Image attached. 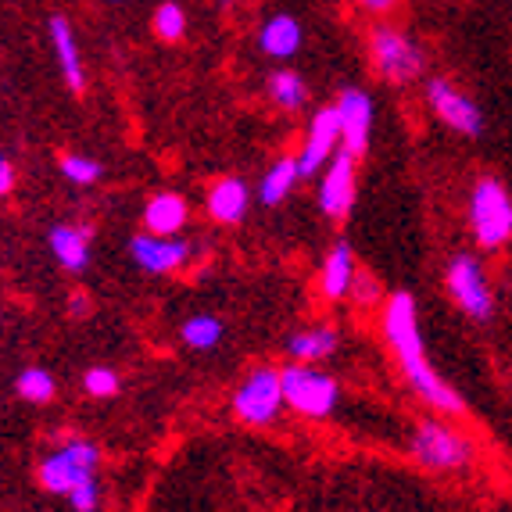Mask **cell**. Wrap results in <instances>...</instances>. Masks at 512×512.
Here are the masks:
<instances>
[{
	"label": "cell",
	"instance_id": "1",
	"mask_svg": "<svg viewBox=\"0 0 512 512\" xmlns=\"http://www.w3.org/2000/svg\"><path fill=\"white\" fill-rule=\"evenodd\" d=\"M380 330H384L387 351L402 369V380L419 402L427 405L430 412H437V416H466V398L430 362L427 341H423V330H419V305L409 291L387 294V301L380 305Z\"/></svg>",
	"mask_w": 512,
	"mask_h": 512
},
{
	"label": "cell",
	"instance_id": "2",
	"mask_svg": "<svg viewBox=\"0 0 512 512\" xmlns=\"http://www.w3.org/2000/svg\"><path fill=\"white\" fill-rule=\"evenodd\" d=\"M405 452L416 462L419 470L427 473H470L480 459V448L462 427H455L452 416H423L416 427L409 430Z\"/></svg>",
	"mask_w": 512,
	"mask_h": 512
},
{
	"label": "cell",
	"instance_id": "3",
	"mask_svg": "<svg viewBox=\"0 0 512 512\" xmlns=\"http://www.w3.org/2000/svg\"><path fill=\"white\" fill-rule=\"evenodd\" d=\"M473 248L480 255H498L512 244V190L498 176H477L466 197Z\"/></svg>",
	"mask_w": 512,
	"mask_h": 512
},
{
	"label": "cell",
	"instance_id": "4",
	"mask_svg": "<svg viewBox=\"0 0 512 512\" xmlns=\"http://www.w3.org/2000/svg\"><path fill=\"white\" fill-rule=\"evenodd\" d=\"M444 291H448V298L455 301L462 316L473 319V323H491L495 319L498 291L480 251H455L444 262Z\"/></svg>",
	"mask_w": 512,
	"mask_h": 512
},
{
	"label": "cell",
	"instance_id": "5",
	"mask_svg": "<svg viewBox=\"0 0 512 512\" xmlns=\"http://www.w3.org/2000/svg\"><path fill=\"white\" fill-rule=\"evenodd\" d=\"M369 65L384 83L391 86H409L419 83L427 72V51L419 47V40L412 33H405L402 26L380 22L369 33Z\"/></svg>",
	"mask_w": 512,
	"mask_h": 512
},
{
	"label": "cell",
	"instance_id": "6",
	"mask_svg": "<svg viewBox=\"0 0 512 512\" xmlns=\"http://www.w3.org/2000/svg\"><path fill=\"white\" fill-rule=\"evenodd\" d=\"M97 466H101V448L86 437H65L61 444H54L51 452L43 455L36 466V480L43 491L69 498L79 484L97 480Z\"/></svg>",
	"mask_w": 512,
	"mask_h": 512
},
{
	"label": "cell",
	"instance_id": "7",
	"mask_svg": "<svg viewBox=\"0 0 512 512\" xmlns=\"http://www.w3.org/2000/svg\"><path fill=\"white\" fill-rule=\"evenodd\" d=\"M423 104H427L430 115H434L444 129H452L455 137H466V140L484 137L487 122H484L480 104L448 76H430L427 83H423Z\"/></svg>",
	"mask_w": 512,
	"mask_h": 512
},
{
	"label": "cell",
	"instance_id": "8",
	"mask_svg": "<svg viewBox=\"0 0 512 512\" xmlns=\"http://www.w3.org/2000/svg\"><path fill=\"white\" fill-rule=\"evenodd\" d=\"M341 402V384L319 366L291 362L283 369V405L301 419H326Z\"/></svg>",
	"mask_w": 512,
	"mask_h": 512
},
{
	"label": "cell",
	"instance_id": "9",
	"mask_svg": "<svg viewBox=\"0 0 512 512\" xmlns=\"http://www.w3.org/2000/svg\"><path fill=\"white\" fill-rule=\"evenodd\" d=\"M230 409L244 427H269V423H276L280 412L287 409L283 405V369L276 366L251 369L240 380L237 391H233Z\"/></svg>",
	"mask_w": 512,
	"mask_h": 512
},
{
	"label": "cell",
	"instance_id": "10",
	"mask_svg": "<svg viewBox=\"0 0 512 512\" xmlns=\"http://www.w3.org/2000/svg\"><path fill=\"white\" fill-rule=\"evenodd\" d=\"M316 197H319V212H323L326 219H333V222L348 219L351 208H355V197H359V158L348 154L344 147L333 154V162L319 172Z\"/></svg>",
	"mask_w": 512,
	"mask_h": 512
},
{
	"label": "cell",
	"instance_id": "11",
	"mask_svg": "<svg viewBox=\"0 0 512 512\" xmlns=\"http://www.w3.org/2000/svg\"><path fill=\"white\" fill-rule=\"evenodd\" d=\"M333 111H337V122H341V147L348 154H355V158H362L369 151V140H373V94L362 90V86H344L341 97L333 101Z\"/></svg>",
	"mask_w": 512,
	"mask_h": 512
},
{
	"label": "cell",
	"instance_id": "12",
	"mask_svg": "<svg viewBox=\"0 0 512 512\" xmlns=\"http://www.w3.org/2000/svg\"><path fill=\"white\" fill-rule=\"evenodd\" d=\"M337 151H341V122H337V111H333V104H330V108H319L305 129V144H301V151H298L301 180L319 176V172L333 162Z\"/></svg>",
	"mask_w": 512,
	"mask_h": 512
},
{
	"label": "cell",
	"instance_id": "13",
	"mask_svg": "<svg viewBox=\"0 0 512 512\" xmlns=\"http://www.w3.org/2000/svg\"><path fill=\"white\" fill-rule=\"evenodd\" d=\"M129 255L133 262L151 276H169V273H180L183 265L190 262L194 248H190L183 237H158V233H137V237L129 240Z\"/></svg>",
	"mask_w": 512,
	"mask_h": 512
},
{
	"label": "cell",
	"instance_id": "14",
	"mask_svg": "<svg viewBox=\"0 0 512 512\" xmlns=\"http://www.w3.org/2000/svg\"><path fill=\"white\" fill-rule=\"evenodd\" d=\"M355 276H359V262H355V251H351L348 240H337L323 258V269H319V294L326 301H344L351 298V287H355Z\"/></svg>",
	"mask_w": 512,
	"mask_h": 512
},
{
	"label": "cell",
	"instance_id": "15",
	"mask_svg": "<svg viewBox=\"0 0 512 512\" xmlns=\"http://www.w3.org/2000/svg\"><path fill=\"white\" fill-rule=\"evenodd\" d=\"M90 244H94V230L79 226V222H58L47 233V248L65 273H83L90 265Z\"/></svg>",
	"mask_w": 512,
	"mask_h": 512
},
{
	"label": "cell",
	"instance_id": "16",
	"mask_svg": "<svg viewBox=\"0 0 512 512\" xmlns=\"http://www.w3.org/2000/svg\"><path fill=\"white\" fill-rule=\"evenodd\" d=\"M205 208L219 226H237L251 212V187L240 176H222L208 187Z\"/></svg>",
	"mask_w": 512,
	"mask_h": 512
},
{
	"label": "cell",
	"instance_id": "17",
	"mask_svg": "<svg viewBox=\"0 0 512 512\" xmlns=\"http://www.w3.org/2000/svg\"><path fill=\"white\" fill-rule=\"evenodd\" d=\"M51 29V47H54V61H58V72L65 79L72 94H83L86 86V69H83V54H79V40L72 33V22L65 15H54L47 22Z\"/></svg>",
	"mask_w": 512,
	"mask_h": 512
},
{
	"label": "cell",
	"instance_id": "18",
	"mask_svg": "<svg viewBox=\"0 0 512 512\" xmlns=\"http://www.w3.org/2000/svg\"><path fill=\"white\" fill-rule=\"evenodd\" d=\"M283 348H287L291 362L319 366V362H326L330 355H337V348H341V333H337V326H330V323H316V326H308V330L291 333Z\"/></svg>",
	"mask_w": 512,
	"mask_h": 512
},
{
	"label": "cell",
	"instance_id": "19",
	"mask_svg": "<svg viewBox=\"0 0 512 512\" xmlns=\"http://www.w3.org/2000/svg\"><path fill=\"white\" fill-rule=\"evenodd\" d=\"M190 219L187 197L176 190H158L144 205V230L158 233V237H180V230Z\"/></svg>",
	"mask_w": 512,
	"mask_h": 512
},
{
	"label": "cell",
	"instance_id": "20",
	"mask_svg": "<svg viewBox=\"0 0 512 512\" xmlns=\"http://www.w3.org/2000/svg\"><path fill=\"white\" fill-rule=\"evenodd\" d=\"M298 183H301L298 154H283V158H276V162L262 172V180H258V201H262L265 208L283 205V201L294 194Z\"/></svg>",
	"mask_w": 512,
	"mask_h": 512
},
{
	"label": "cell",
	"instance_id": "21",
	"mask_svg": "<svg viewBox=\"0 0 512 512\" xmlns=\"http://www.w3.org/2000/svg\"><path fill=\"white\" fill-rule=\"evenodd\" d=\"M258 47L269 58H294L301 51V22L294 15L265 18L258 29Z\"/></svg>",
	"mask_w": 512,
	"mask_h": 512
},
{
	"label": "cell",
	"instance_id": "22",
	"mask_svg": "<svg viewBox=\"0 0 512 512\" xmlns=\"http://www.w3.org/2000/svg\"><path fill=\"white\" fill-rule=\"evenodd\" d=\"M265 90H269V101H273L276 108H283V111H301V108H305V101H308L305 79H301L298 72H291V69L273 72Z\"/></svg>",
	"mask_w": 512,
	"mask_h": 512
},
{
	"label": "cell",
	"instance_id": "23",
	"mask_svg": "<svg viewBox=\"0 0 512 512\" xmlns=\"http://www.w3.org/2000/svg\"><path fill=\"white\" fill-rule=\"evenodd\" d=\"M222 333H226L222 319L208 316V312H201V316H190L187 323L180 326V337H183V344H187L190 351H212V348H219Z\"/></svg>",
	"mask_w": 512,
	"mask_h": 512
},
{
	"label": "cell",
	"instance_id": "24",
	"mask_svg": "<svg viewBox=\"0 0 512 512\" xmlns=\"http://www.w3.org/2000/svg\"><path fill=\"white\" fill-rule=\"evenodd\" d=\"M15 391H18V398H26V402H33V405H43V402H51V398H54L58 384H54V376L47 373V369L29 366V369H22V373H18Z\"/></svg>",
	"mask_w": 512,
	"mask_h": 512
},
{
	"label": "cell",
	"instance_id": "25",
	"mask_svg": "<svg viewBox=\"0 0 512 512\" xmlns=\"http://www.w3.org/2000/svg\"><path fill=\"white\" fill-rule=\"evenodd\" d=\"M61 176L72 183V187H94L104 176L101 162L90 158V154H61Z\"/></svg>",
	"mask_w": 512,
	"mask_h": 512
},
{
	"label": "cell",
	"instance_id": "26",
	"mask_svg": "<svg viewBox=\"0 0 512 512\" xmlns=\"http://www.w3.org/2000/svg\"><path fill=\"white\" fill-rule=\"evenodd\" d=\"M154 33H158V40H183V33H187V11L176 4V0H165V4H158V11H154Z\"/></svg>",
	"mask_w": 512,
	"mask_h": 512
},
{
	"label": "cell",
	"instance_id": "27",
	"mask_svg": "<svg viewBox=\"0 0 512 512\" xmlns=\"http://www.w3.org/2000/svg\"><path fill=\"white\" fill-rule=\"evenodd\" d=\"M119 387H122V380L111 366H94L83 373V391L90 394V398H115Z\"/></svg>",
	"mask_w": 512,
	"mask_h": 512
},
{
	"label": "cell",
	"instance_id": "28",
	"mask_svg": "<svg viewBox=\"0 0 512 512\" xmlns=\"http://www.w3.org/2000/svg\"><path fill=\"white\" fill-rule=\"evenodd\" d=\"M351 301L359 308H369V305H384V291H380V280H376L373 273H362L355 276V287H351Z\"/></svg>",
	"mask_w": 512,
	"mask_h": 512
},
{
	"label": "cell",
	"instance_id": "29",
	"mask_svg": "<svg viewBox=\"0 0 512 512\" xmlns=\"http://www.w3.org/2000/svg\"><path fill=\"white\" fill-rule=\"evenodd\" d=\"M69 505L76 512H97V509H101V484H97V480H86V484H79L76 491L69 495Z\"/></svg>",
	"mask_w": 512,
	"mask_h": 512
},
{
	"label": "cell",
	"instance_id": "30",
	"mask_svg": "<svg viewBox=\"0 0 512 512\" xmlns=\"http://www.w3.org/2000/svg\"><path fill=\"white\" fill-rule=\"evenodd\" d=\"M366 15H373V18H387V15H394V11L402 8V0H355Z\"/></svg>",
	"mask_w": 512,
	"mask_h": 512
},
{
	"label": "cell",
	"instance_id": "31",
	"mask_svg": "<svg viewBox=\"0 0 512 512\" xmlns=\"http://www.w3.org/2000/svg\"><path fill=\"white\" fill-rule=\"evenodd\" d=\"M15 190V165L8 154H0V197H8Z\"/></svg>",
	"mask_w": 512,
	"mask_h": 512
},
{
	"label": "cell",
	"instance_id": "32",
	"mask_svg": "<svg viewBox=\"0 0 512 512\" xmlns=\"http://www.w3.org/2000/svg\"><path fill=\"white\" fill-rule=\"evenodd\" d=\"M69 308H72V316H83V312H90V298H86V294H72Z\"/></svg>",
	"mask_w": 512,
	"mask_h": 512
},
{
	"label": "cell",
	"instance_id": "33",
	"mask_svg": "<svg viewBox=\"0 0 512 512\" xmlns=\"http://www.w3.org/2000/svg\"><path fill=\"white\" fill-rule=\"evenodd\" d=\"M219 4H222V8H233V4H237V0H219Z\"/></svg>",
	"mask_w": 512,
	"mask_h": 512
}]
</instances>
